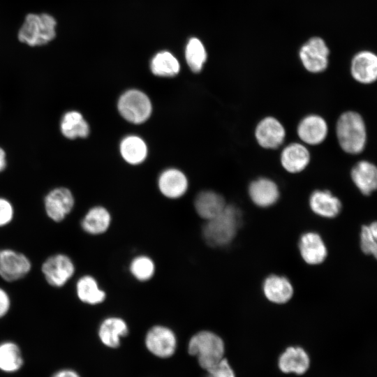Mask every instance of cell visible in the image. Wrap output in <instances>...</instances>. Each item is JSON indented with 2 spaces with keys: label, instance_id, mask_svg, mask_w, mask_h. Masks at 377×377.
<instances>
[{
  "label": "cell",
  "instance_id": "6da1fadb",
  "mask_svg": "<svg viewBox=\"0 0 377 377\" xmlns=\"http://www.w3.org/2000/svg\"><path fill=\"white\" fill-rule=\"evenodd\" d=\"M242 223L241 211L236 206L226 205L214 218L206 221L202 235L206 244L212 247H223L234 239Z\"/></svg>",
  "mask_w": 377,
  "mask_h": 377
},
{
  "label": "cell",
  "instance_id": "7a4b0ae2",
  "mask_svg": "<svg viewBox=\"0 0 377 377\" xmlns=\"http://www.w3.org/2000/svg\"><path fill=\"white\" fill-rule=\"evenodd\" d=\"M335 132L341 149L346 154L356 155L364 150L367 130L363 117L357 112L348 110L341 113L337 121Z\"/></svg>",
  "mask_w": 377,
  "mask_h": 377
},
{
  "label": "cell",
  "instance_id": "3957f363",
  "mask_svg": "<svg viewBox=\"0 0 377 377\" xmlns=\"http://www.w3.org/2000/svg\"><path fill=\"white\" fill-rule=\"evenodd\" d=\"M188 351L190 355L195 356L200 366L207 370L223 358L225 344L216 334L202 330L190 339Z\"/></svg>",
  "mask_w": 377,
  "mask_h": 377
},
{
  "label": "cell",
  "instance_id": "277c9868",
  "mask_svg": "<svg viewBox=\"0 0 377 377\" xmlns=\"http://www.w3.org/2000/svg\"><path fill=\"white\" fill-rule=\"evenodd\" d=\"M56 21L48 14H29L19 33V40L30 46L45 45L55 36Z\"/></svg>",
  "mask_w": 377,
  "mask_h": 377
},
{
  "label": "cell",
  "instance_id": "5b68a950",
  "mask_svg": "<svg viewBox=\"0 0 377 377\" xmlns=\"http://www.w3.org/2000/svg\"><path fill=\"white\" fill-rule=\"evenodd\" d=\"M117 108L124 119L135 124L146 121L152 111L149 97L138 89H129L122 94L119 98Z\"/></svg>",
  "mask_w": 377,
  "mask_h": 377
},
{
  "label": "cell",
  "instance_id": "8992f818",
  "mask_svg": "<svg viewBox=\"0 0 377 377\" xmlns=\"http://www.w3.org/2000/svg\"><path fill=\"white\" fill-rule=\"evenodd\" d=\"M330 49L320 37L308 39L300 48L299 58L303 67L309 73H320L329 65Z\"/></svg>",
  "mask_w": 377,
  "mask_h": 377
},
{
  "label": "cell",
  "instance_id": "52a82bcc",
  "mask_svg": "<svg viewBox=\"0 0 377 377\" xmlns=\"http://www.w3.org/2000/svg\"><path fill=\"white\" fill-rule=\"evenodd\" d=\"M75 267L71 258L64 253L49 256L43 263L41 271L47 283L60 288L72 278Z\"/></svg>",
  "mask_w": 377,
  "mask_h": 377
},
{
  "label": "cell",
  "instance_id": "ba28073f",
  "mask_svg": "<svg viewBox=\"0 0 377 377\" xmlns=\"http://www.w3.org/2000/svg\"><path fill=\"white\" fill-rule=\"evenodd\" d=\"M286 135L284 126L273 116L263 117L255 127V139L258 145L265 149H278L284 142Z\"/></svg>",
  "mask_w": 377,
  "mask_h": 377
},
{
  "label": "cell",
  "instance_id": "9c48e42d",
  "mask_svg": "<svg viewBox=\"0 0 377 377\" xmlns=\"http://www.w3.org/2000/svg\"><path fill=\"white\" fill-rule=\"evenodd\" d=\"M31 269L30 260L24 253L10 249H0V276L8 282L24 277Z\"/></svg>",
  "mask_w": 377,
  "mask_h": 377
},
{
  "label": "cell",
  "instance_id": "30bf717a",
  "mask_svg": "<svg viewBox=\"0 0 377 377\" xmlns=\"http://www.w3.org/2000/svg\"><path fill=\"white\" fill-rule=\"evenodd\" d=\"M145 346L155 356L161 358L171 357L177 348V338L174 332L163 325H155L145 336Z\"/></svg>",
  "mask_w": 377,
  "mask_h": 377
},
{
  "label": "cell",
  "instance_id": "8fae6325",
  "mask_svg": "<svg viewBox=\"0 0 377 377\" xmlns=\"http://www.w3.org/2000/svg\"><path fill=\"white\" fill-rule=\"evenodd\" d=\"M74 205V196L71 190L66 187L51 190L44 199L47 216L57 223L62 221L71 212Z\"/></svg>",
  "mask_w": 377,
  "mask_h": 377
},
{
  "label": "cell",
  "instance_id": "7c38bea8",
  "mask_svg": "<svg viewBox=\"0 0 377 377\" xmlns=\"http://www.w3.org/2000/svg\"><path fill=\"white\" fill-rule=\"evenodd\" d=\"M297 135L305 145L316 146L327 137L329 127L325 119L318 114H309L302 117L297 126Z\"/></svg>",
  "mask_w": 377,
  "mask_h": 377
},
{
  "label": "cell",
  "instance_id": "4fadbf2b",
  "mask_svg": "<svg viewBox=\"0 0 377 377\" xmlns=\"http://www.w3.org/2000/svg\"><path fill=\"white\" fill-rule=\"evenodd\" d=\"M352 77L358 83L371 84L377 79V56L370 50H362L352 58L350 67Z\"/></svg>",
  "mask_w": 377,
  "mask_h": 377
},
{
  "label": "cell",
  "instance_id": "5bb4252c",
  "mask_svg": "<svg viewBox=\"0 0 377 377\" xmlns=\"http://www.w3.org/2000/svg\"><path fill=\"white\" fill-rule=\"evenodd\" d=\"M280 163L282 168L291 174L304 171L311 161L310 151L304 144L294 142L286 145L280 154Z\"/></svg>",
  "mask_w": 377,
  "mask_h": 377
},
{
  "label": "cell",
  "instance_id": "9a60e30c",
  "mask_svg": "<svg viewBox=\"0 0 377 377\" xmlns=\"http://www.w3.org/2000/svg\"><path fill=\"white\" fill-rule=\"evenodd\" d=\"M249 196L254 205L259 207H269L279 200L280 191L277 184L270 178L258 177L249 185Z\"/></svg>",
  "mask_w": 377,
  "mask_h": 377
},
{
  "label": "cell",
  "instance_id": "2e32d148",
  "mask_svg": "<svg viewBox=\"0 0 377 377\" xmlns=\"http://www.w3.org/2000/svg\"><path fill=\"white\" fill-rule=\"evenodd\" d=\"M300 255L311 265L322 263L327 256V249L321 236L315 232L302 234L299 241Z\"/></svg>",
  "mask_w": 377,
  "mask_h": 377
},
{
  "label": "cell",
  "instance_id": "e0dca14e",
  "mask_svg": "<svg viewBox=\"0 0 377 377\" xmlns=\"http://www.w3.org/2000/svg\"><path fill=\"white\" fill-rule=\"evenodd\" d=\"M310 357L300 346H289L280 355L278 367L284 374L302 375L310 367Z\"/></svg>",
  "mask_w": 377,
  "mask_h": 377
},
{
  "label": "cell",
  "instance_id": "ac0fdd59",
  "mask_svg": "<svg viewBox=\"0 0 377 377\" xmlns=\"http://www.w3.org/2000/svg\"><path fill=\"white\" fill-rule=\"evenodd\" d=\"M350 179L364 195H369L377 187V168L371 161L361 160L350 170Z\"/></svg>",
  "mask_w": 377,
  "mask_h": 377
},
{
  "label": "cell",
  "instance_id": "d6986e66",
  "mask_svg": "<svg viewBox=\"0 0 377 377\" xmlns=\"http://www.w3.org/2000/svg\"><path fill=\"white\" fill-rule=\"evenodd\" d=\"M309 204L314 214L327 219L337 216L342 207L341 200L326 189L313 191L309 196Z\"/></svg>",
  "mask_w": 377,
  "mask_h": 377
},
{
  "label": "cell",
  "instance_id": "ffe728a7",
  "mask_svg": "<svg viewBox=\"0 0 377 377\" xmlns=\"http://www.w3.org/2000/svg\"><path fill=\"white\" fill-rule=\"evenodd\" d=\"M263 292L269 302L282 304L292 298L294 289L291 282L286 277L271 274L264 280Z\"/></svg>",
  "mask_w": 377,
  "mask_h": 377
},
{
  "label": "cell",
  "instance_id": "44dd1931",
  "mask_svg": "<svg viewBox=\"0 0 377 377\" xmlns=\"http://www.w3.org/2000/svg\"><path fill=\"white\" fill-rule=\"evenodd\" d=\"M158 185L164 196L176 199L182 197L186 192L188 179L182 171L175 168H169L161 174Z\"/></svg>",
  "mask_w": 377,
  "mask_h": 377
},
{
  "label": "cell",
  "instance_id": "7402d4cb",
  "mask_svg": "<svg viewBox=\"0 0 377 377\" xmlns=\"http://www.w3.org/2000/svg\"><path fill=\"white\" fill-rule=\"evenodd\" d=\"M98 337L105 346L115 348L119 346L121 339L128 333V327L124 320L111 316L104 319L98 327Z\"/></svg>",
  "mask_w": 377,
  "mask_h": 377
},
{
  "label": "cell",
  "instance_id": "603a6c76",
  "mask_svg": "<svg viewBox=\"0 0 377 377\" xmlns=\"http://www.w3.org/2000/svg\"><path fill=\"white\" fill-rule=\"evenodd\" d=\"M226 205L223 197L213 191H204L199 193L194 200L196 213L205 221L219 214Z\"/></svg>",
  "mask_w": 377,
  "mask_h": 377
},
{
  "label": "cell",
  "instance_id": "cb8c5ba5",
  "mask_svg": "<svg viewBox=\"0 0 377 377\" xmlns=\"http://www.w3.org/2000/svg\"><path fill=\"white\" fill-rule=\"evenodd\" d=\"M60 131L68 140L85 138L89 134V126L78 111L65 112L60 121Z\"/></svg>",
  "mask_w": 377,
  "mask_h": 377
},
{
  "label": "cell",
  "instance_id": "d4e9b609",
  "mask_svg": "<svg viewBox=\"0 0 377 377\" xmlns=\"http://www.w3.org/2000/svg\"><path fill=\"white\" fill-rule=\"evenodd\" d=\"M111 223V216L107 209L102 206L91 207L81 221L82 229L92 235L105 232Z\"/></svg>",
  "mask_w": 377,
  "mask_h": 377
},
{
  "label": "cell",
  "instance_id": "484cf974",
  "mask_svg": "<svg viewBox=\"0 0 377 377\" xmlns=\"http://www.w3.org/2000/svg\"><path fill=\"white\" fill-rule=\"evenodd\" d=\"M76 294L82 302L89 305L99 304L106 297L105 291L99 287L96 279L90 275L82 276L77 280Z\"/></svg>",
  "mask_w": 377,
  "mask_h": 377
},
{
  "label": "cell",
  "instance_id": "4316f807",
  "mask_svg": "<svg viewBox=\"0 0 377 377\" xmlns=\"http://www.w3.org/2000/svg\"><path fill=\"white\" fill-rule=\"evenodd\" d=\"M120 154L125 161L131 165L142 163L147 156V146L145 141L138 135H131L121 141Z\"/></svg>",
  "mask_w": 377,
  "mask_h": 377
},
{
  "label": "cell",
  "instance_id": "83f0119b",
  "mask_svg": "<svg viewBox=\"0 0 377 377\" xmlns=\"http://www.w3.org/2000/svg\"><path fill=\"white\" fill-rule=\"evenodd\" d=\"M23 364V358L19 346L13 341L0 343V370L6 373L18 371Z\"/></svg>",
  "mask_w": 377,
  "mask_h": 377
},
{
  "label": "cell",
  "instance_id": "f1b7e54d",
  "mask_svg": "<svg viewBox=\"0 0 377 377\" xmlns=\"http://www.w3.org/2000/svg\"><path fill=\"white\" fill-rule=\"evenodd\" d=\"M153 74L161 77H172L180 69L178 60L169 52L163 51L156 54L150 64Z\"/></svg>",
  "mask_w": 377,
  "mask_h": 377
},
{
  "label": "cell",
  "instance_id": "f546056e",
  "mask_svg": "<svg viewBox=\"0 0 377 377\" xmlns=\"http://www.w3.org/2000/svg\"><path fill=\"white\" fill-rule=\"evenodd\" d=\"M185 57L192 71L198 73L201 71L207 59V53L199 39L192 38L188 40L186 47Z\"/></svg>",
  "mask_w": 377,
  "mask_h": 377
},
{
  "label": "cell",
  "instance_id": "4dcf8cb0",
  "mask_svg": "<svg viewBox=\"0 0 377 377\" xmlns=\"http://www.w3.org/2000/svg\"><path fill=\"white\" fill-rule=\"evenodd\" d=\"M129 269L137 280L146 281L153 277L155 273V265L149 257L138 256L131 262Z\"/></svg>",
  "mask_w": 377,
  "mask_h": 377
},
{
  "label": "cell",
  "instance_id": "1f68e13d",
  "mask_svg": "<svg viewBox=\"0 0 377 377\" xmlns=\"http://www.w3.org/2000/svg\"><path fill=\"white\" fill-rule=\"evenodd\" d=\"M377 223L376 221L362 226L360 232V248L367 255L376 257Z\"/></svg>",
  "mask_w": 377,
  "mask_h": 377
},
{
  "label": "cell",
  "instance_id": "d6a6232c",
  "mask_svg": "<svg viewBox=\"0 0 377 377\" xmlns=\"http://www.w3.org/2000/svg\"><path fill=\"white\" fill-rule=\"evenodd\" d=\"M206 371L208 377H235L233 369L224 357Z\"/></svg>",
  "mask_w": 377,
  "mask_h": 377
},
{
  "label": "cell",
  "instance_id": "836d02e7",
  "mask_svg": "<svg viewBox=\"0 0 377 377\" xmlns=\"http://www.w3.org/2000/svg\"><path fill=\"white\" fill-rule=\"evenodd\" d=\"M14 216V209L7 199L0 198V227L9 224Z\"/></svg>",
  "mask_w": 377,
  "mask_h": 377
},
{
  "label": "cell",
  "instance_id": "e575fe53",
  "mask_svg": "<svg viewBox=\"0 0 377 377\" xmlns=\"http://www.w3.org/2000/svg\"><path fill=\"white\" fill-rule=\"evenodd\" d=\"M10 308V296L4 289L0 287V318L7 314Z\"/></svg>",
  "mask_w": 377,
  "mask_h": 377
},
{
  "label": "cell",
  "instance_id": "d590c367",
  "mask_svg": "<svg viewBox=\"0 0 377 377\" xmlns=\"http://www.w3.org/2000/svg\"><path fill=\"white\" fill-rule=\"evenodd\" d=\"M52 377H80V375L72 369H61L56 372Z\"/></svg>",
  "mask_w": 377,
  "mask_h": 377
},
{
  "label": "cell",
  "instance_id": "8d00e7d4",
  "mask_svg": "<svg viewBox=\"0 0 377 377\" xmlns=\"http://www.w3.org/2000/svg\"><path fill=\"white\" fill-rule=\"evenodd\" d=\"M6 167V154L3 148L0 147V172Z\"/></svg>",
  "mask_w": 377,
  "mask_h": 377
}]
</instances>
